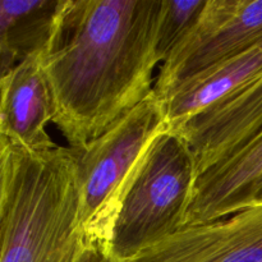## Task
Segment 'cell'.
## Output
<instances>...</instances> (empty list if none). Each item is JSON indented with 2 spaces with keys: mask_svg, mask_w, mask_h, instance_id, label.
I'll return each mask as SVG.
<instances>
[{
  "mask_svg": "<svg viewBox=\"0 0 262 262\" xmlns=\"http://www.w3.org/2000/svg\"><path fill=\"white\" fill-rule=\"evenodd\" d=\"M123 262H262V204L212 222L184 225Z\"/></svg>",
  "mask_w": 262,
  "mask_h": 262,
  "instance_id": "8992f818",
  "label": "cell"
},
{
  "mask_svg": "<svg viewBox=\"0 0 262 262\" xmlns=\"http://www.w3.org/2000/svg\"><path fill=\"white\" fill-rule=\"evenodd\" d=\"M261 193L262 135L199 177L184 225L229 216L255 205Z\"/></svg>",
  "mask_w": 262,
  "mask_h": 262,
  "instance_id": "9c48e42d",
  "label": "cell"
},
{
  "mask_svg": "<svg viewBox=\"0 0 262 262\" xmlns=\"http://www.w3.org/2000/svg\"><path fill=\"white\" fill-rule=\"evenodd\" d=\"M169 129L163 104L152 91L87 147L74 148L84 242L109 247L115 220L146 154Z\"/></svg>",
  "mask_w": 262,
  "mask_h": 262,
  "instance_id": "3957f363",
  "label": "cell"
},
{
  "mask_svg": "<svg viewBox=\"0 0 262 262\" xmlns=\"http://www.w3.org/2000/svg\"><path fill=\"white\" fill-rule=\"evenodd\" d=\"M174 132L191 146L199 177L235 155L262 135V76L239 94L200 113Z\"/></svg>",
  "mask_w": 262,
  "mask_h": 262,
  "instance_id": "52a82bcc",
  "label": "cell"
},
{
  "mask_svg": "<svg viewBox=\"0 0 262 262\" xmlns=\"http://www.w3.org/2000/svg\"><path fill=\"white\" fill-rule=\"evenodd\" d=\"M60 0L0 2V72L42 53L50 38Z\"/></svg>",
  "mask_w": 262,
  "mask_h": 262,
  "instance_id": "8fae6325",
  "label": "cell"
},
{
  "mask_svg": "<svg viewBox=\"0 0 262 262\" xmlns=\"http://www.w3.org/2000/svg\"><path fill=\"white\" fill-rule=\"evenodd\" d=\"M197 179L188 142L174 130L161 133L146 154L115 220L109 246L115 258L128 260L183 228Z\"/></svg>",
  "mask_w": 262,
  "mask_h": 262,
  "instance_id": "277c9868",
  "label": "cell"
},
{
  "mask_svg": "<svg viewBox=\"0 0 262 262\" xmlns=\"http://www.w3.org/2000/svg\"><path fill=\"white\" fill-rule=\"evenodd\" d=\"M163 0H60L41 53L53 123L83 150L152 92Z\"/></svg>",
  "mask_w": 262,
  "mask_h": 262,
  "instance_id": "6da1fadb",
  "label": "cell"
},
{
  "mask_svg": "<svg viewBox=\"0 0 262 262\" xmlns=\"http://www.w3.org/2000/svg\"><path fill=\"white\" fill-rule=\"evenodd\" d=\"M0 84V138L37 152L56 147L46 132L54 102L41 53L23 59L2 76Z\"/></svg>",
  "mask_w": 262,
  "mask_h": 262,
  "instance_id": "ba28073f",
  "label": "cell"
},
{
  "mask_svg": "<svg viewBox=\"0 0 262 262\" xmlns=\"http://www.w3.org/2000/svg\"><path fill=\"white\" fill-rule=\"evenodd\" d=\"M256 204H262V193H261L260 199H258V200H257V202H256Z\"/></svg>",
  "mask_w": 262,
  "mask_h": 262,
  "instance_id": "5bb4252c",
  "label": "cell"
},
{
  "mask_svg": "<svg viewBox=\"0 0 262 262\" xmlns=\"http://www.w3.org/2000/svg\"><path fill=\"white\" fill-rule=\"evenodd\" d=\"M0 262H76L84 246L78 156L0 138Z\"/></svg>",
  "mask_w": 262,
  "mask_h": 262,
  "instance_id": "7a4b0ae2",
  "label": "cell"
},
{
  "mask_svg": "<svg viewBox=\"0 0 262 262\" xmlns=\"http://www.w3.org/2000/svg\"><path fill=\"white\" fill-rule=\"evenodd\" d=\"M261 76L262 41L178 87L163 102L170 130H177L200 113L239 94Z\"/></svg>",
  "mask_w": 262,
  "mask_h": 262,
  "instance_id": "30bf717a",
  "label": "cell"
},
{
  "mask_svg": "<svg viewBox=\"0 0 262 262\" xmlns=\"http://www.w3.org/2000/svg\"><path fill=\"white\" fill-rule=\"evenodd\" d=\"M76 262H119L110 248L101 243L84 242Z\"/></svg>",
  "mask_w": 262,
  "mask_h": 262,
  "instance_id": "4fadbf2b",
  "label": "cell"
},
{
  "mask_svg": "<svg viewBox=\"0 0 262 262\" xmlns=\"http://www.w3.org/2000/svg\"><path fill=\"white\" fill-rule=\"evenodd\" d=\"M262 41V0H207L196 23L163 63L154 94L178 87Z\"/></svg>",
  "mask_w": 262,
  "mask_h": 262,
  "instance_id": "5b68a950",
  "label": "cell"
},
{
  "mask_svg": "<svg viewBox=\"0 0 262 262\" xmlns=\"http://www.w3.org/2000/svg\"><path fill=\"white\" fill-rule=\"evenodd\" d=\"M163 13L158 31L156 55L165 61L184 36L191 31L207 0H163Z\"/></svg>",
  "mask_w": 262,
  "mask_h": 262,
  "instance_id": "7c38bea8",
  "label": "cell"
}]
</instances>
